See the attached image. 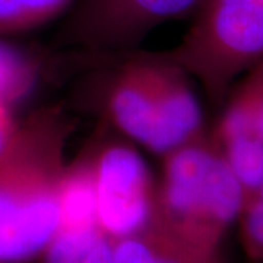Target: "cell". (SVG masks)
I'll return each instance as SVG.
<instances>
[{
  "instance_id": "9a60e30c",
  "label": "cell",
  "mask_w": 263,
  "mask_h": 263,
  "mask_svg": "<svg viewBox=\"0 0 263 263\" xmlns=\"http://www.w3.org/2000/svg\"><path fill=\"white\" fill-rule=\"evenodd\" d=\"M237 221L247 257L250 262L263 263V196L249 197Z\"/></svg>"
},
{
  "instance_id": "52a82bcc",
  "label": "cell",
  "mask_w": 263,
  "mask_h": 263,
  "mask_svg": "<svg viewBox=\"0 0 263 263\" xmlns=\"http://www.w3.org/2000/svg\"><path fill=\"white\" fill-rule=\"evenodd\" d=\"M107 111L114 126L149 148L158 113L155 65L146 53L130 59L114 78L107 95Z\"/></svg>"
},
{
  "instance_id": "7c38bea8",
  "label": "cell",
  "mask_w": 263,
  "mask_h": 263,
  "mask_svg": "<svg viewBox=\"0 0 263 263\" xmlns=\"http://www.w3.org/2000/svg\"><path fill=\"white\" fill-rule=\"evenodd\" d=\"M218 145L231 173L243 189L246 200L254 196L263 184L262 139L246 135L218 142Z\"/></svg>"
},
{
  "instance_id": "5bb4252c",
  "label": "cell",
  "mask_w": 263,
  "mask_h": 263,
  "mask_svg": "<svg viewBox=\"0 0 263 263\" xmlns=\"http://www.w3.org/2000/svg\"><path fill=\"white\" fill-rule=\"evenodd\" d=\"M37 78L34 63L0 43V100L13 103L29 92Z\"/></svg>"
},
{
  "instance_id": "3957f363",
  "label": "cell",
  "mask_w": 263,
  "mask_h": 263,
  "mask_svg": "<svg viewBox=\"0 0 263 263\" xmlns=\"http://www.w3.org/2000/svg\"><path fill=\"white\" fill-rule=\"evenodd\" d=\"M154 54L197 79L219 107L235 78L263 62V0H203L179 44Z\"/></svg>"
},
{
  "instance_id": "9c48e42d",
  "label": "cell",
  "mask_w": 263,
  "mask_h": 263,
  "mask_svg": "<svg viewBox=\"0 0 263 263\" xmlns=\"http://www.w3.org/2000/svg\"><path fill=\"white\" fill-rule=\"evenodd\" d=\"M245 73L240 84L228 91L224 110L211 132L216 142L246 135L263 141V62Z\"/></svg>"
},
{
  "instance_id": "6da1fadb",
  "label": "cell",
  "mask_w": 263,
  "mask_h": 263,
  "mask_svg": "<svg viewBox=\"0 0 263 263\" xmlns=\"http://www.w3.org/2000/svg\"><path fill=\"white\" fill-rule=\"evenodd\" d=\"M73 122L46 107L16 126L0 155V263H25L60 227L59 187Z\"/></svg>"
},
{
  "instance_id": "8992f818",
  "label": "cell",
  "mask_w": 263,
  "mask_h": 263,
  "mask_svg": "<svg viewBox=\"0 0 263 263\" xmlns=\"http://www.w3.org/2000/svg\"><path fill=\"white\" fill-rule=\"evenodd\" d=\"M146 54L155 65L158 95L157 124L148 149L164 157L206 130L202 108L189 84L187 73L154 53Z\"/></svg>"
},
{
  "instance_id": "ba28073f",
  "label": "cell",
  "mask_w": 263,
  "mask_h": 263,
  "mask_svg": "<svg viewBox=\"0 0 263 263\" xmlns=\"http://www.w3.org/2000/svg\"><path fill=\"white\" fill-rule=\"evenodd\" d=\"M113 263H222L218 252L189 245L148 222L136 233L111 238Z\"/></svg>"
},
{
  "instance_id": "e0dca14e",
  "label": "cell",
  "mask_w": 263,
  "mask_h": 263,
  "mask_svg": "<svg viewBox=\"0 0 263 263\" xmlns=\"http://www.w3.org/2000/svg\"><path fill=\"white\" fill-rule=\"evenodd\" d=\"M254 196H263V184H262V187L259 189V192H257V193H256Z\"/></svg>"
},
{
  "instance_id": "7a4b0ae2",
  "label": "cell",
  "mask_w": 263,
  "mask_h": 263,
  "mask_svg": "<svg viewBox=\"0 0 263 263\" xmlns=\"http://www.w3.org/2000/svg\"><path fill=\"white\" fill-rule=\"evenodd\" d=\"M246 195L218 142L203 132L164 155L151 222L206 252H218Z\"/></svg>"
},
{
  "instance_id": "8fae6325",
  "label": "cell",
  "mask_w": 263,
  "mask_h": 263,
  "mask_svg": "<svg viewBox=\"0 0 263 263\" xmlns=\"http://www.w3.org/2000/svg\"><path fill=\"white\" fill-rule=\"evenodd\" d=\"M25 263H113V243L98 227L59 228L48 245Z\"/></svg>"
},
{
  "instance_id": "2e32d148",
  "label": "cell",
  "mask_w": 263,
  "mask_h": 263,
  "mask_svg": "<svg viewBox=\"0 0 263 263\" xmlns=\"http://www.w3.org/2000/svg\"><path fill=\"white\" fill-rule=\"evenodd\" d=\"M15 130H16V126L10 116L9 104L0 100V155L9 145Z\"/></svg>"
},
{
  "instance_id": "4fadbf2b",
  "label": "cell",
  "mask_w": 263,
  "mask_h": 263,
  "mask_svg": "<svg viewBox=\"0 0 263 263\" xmlns=\"http://www.w3.org/2000/svg\"><path fill=\"white\" fill-rule=\"evenodd\" d=\"M69 3L70 0H0V35L40 25Z\"/></svg>"
},
{
  "instance_id": "277c9868",
  "label": "cell",
  "mask_w": 263,
  "mask_h": 263,
  "mask_svg": "<svg viewBox=\"0 0 263 263\" xmlns=\"http://www.w3.org/2000/svg\"><path fill=\"white\" fill-rule=\"evenodd\" d=\"M203 0H79L57 44L88 53L123 51L170 19L196 12Z\"/></svg>"
},
{
  "instance_id": "5b68a950",
  "label": "cell",
  "mask_w": 263,
  "mask_h": 263,
  "mask_svg": "<svg viewBox=\"0 0 263 263\" xmlns=\"http://www.w3.org/2000/svg\"><path fill=\"white\" fill-rule=\"evenodd\" d=\"M95 205L100 230L110 238L149 222L155 184L142 157L126 143L108 142L94 152Z\"/></svg>"
},
{
  "instance_id": "30bf717a",
  "label": "cell",
  "mask_w": 263,
  "mask_h": 263,
  "mask_svg": "<svg viewBox=\"0 0 263 263\" xmlns=\"http://www.w3.org/2000/svg\"><path fill=\"white\" fill-rule=\"evenodd\" d=\"M59 228L85 230L98 227L94 152H88L79 157L73 164L66 165L59 187Z\"/></svg>"
}]
</instances>
